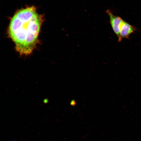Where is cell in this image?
Returning <instances> with one entry per match:
<instances>
[{"mask_svg": "<svg viewBox=\"0 0 141 141\" xmlns=\"http://www.w3.org/2000/svg\"><path fill=\"white\" fill-rule=\"evenodd\" d=\"M42 21L33 6L20 10L13 16L8 33L19 53L27 55L33 51L38 41Z\"/></svg>", "mask_w": 141, "mask_h": 141, "instance_id": "cell-1", "label": "cell"}, {"mask_svg": "<svg viewBox=\"0 0 141 141\" xmlns=\"http://www.w3.org/2000/svg\"><path fill=\"white\" fill-rule=\"evenodd\" d=\"M106 13L109 16V22L112 28L118 38V42H121L120 30L124 20L120 17L114 15L110 10H107Z\"/></svg>", "mask_w": 141, "mask_h": 141, "instance_id": "cell-2", "label": "cell"}, {"mask_svg": "<svg viewBox=\"0 0 141 141\" xmlns=\"http://www.w3.org/2000/svg\"><path fill=\"white\" fill-rule=\"evenodd\" d=\"M137 28L124 20L121 26L120 36L121 42L124 39H128L130 35L137 30Z\"/></svg>", "mask_w": 141, "mask_h": 141, "instance_id": "cell-3", "label": "cell"}]
</instances>
